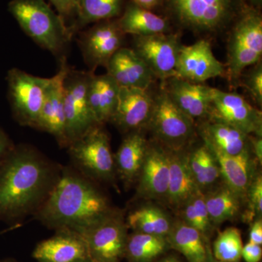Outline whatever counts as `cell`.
<instances>
[{
  "mask_svg": "<svg viewBox=\"0 0 262 262\" xmlns=\"http://www.w3.org/2000/svg\"><path fill=\"white\" fill-rule=\"evenodd\" d=\"M242 0H163L169 15L179 26L198 33L220 32L232 23Z\"/></svg>",
  "mask_w": 262,
  "mask_h": 262,
  "instance_id": "cell-5",
  "label": "cell"
},
{
  "mask_svg": "<svg viewBox=\"0 0 262 262\" xmlns=\"http://www.w3.org/2000/svg\"><path fill=\"white\" fill-rule=\"evenodd\" d=\"M127 225L136 232H141L165 237L172 226L168 215L155 207H143L133 211L127 216Z\"/></svg>",
  "mask_w": 262,
  "mask_h": 262,
  "instance_id": "cell-28",
  "label": "cell"
},
{
  "mask_svg": "<svg viewBox=\"0 0 262 262\" xmlns=\"http://www.w3.org/2000/svg\"><path fill=\"white\" fill-rule=\"evenodd\" d=\"M14 146L5 130L0 127V166Z\"/></svg>",
  "mask_w": 262,
  "mask_h": 262,
  "instance_id": "cell-39",
  "label": "cell"
},
{
  "mask_svg": "<svg viewBox=\"0 0 262 262\" xmlns=\"http://www.w3.org/2000/svg\"><path fill=\"white\" fill-rule=\"evenodd\" d=\"M249 242L261 246L262 222L261 220H256L253 224L251 230H250Z\"/></svg>",
  "mask_w": 262,
  "mask_h": 262,
  "instance_id": "cell-40",
  "label": "cell"
},
{
  "mask_svg": "<svg viewBox=\"0 0 262 262\" xmlns=\"http://www.w3.org/2000/svg\"><path fill=\"white\" fill-rule=\"evenodd\" d=\"M169 244L189 262H207L210 256L201 232L185 222L176 224L168 234Z\"/></svg>",
  "mask_w": 262,
  "mask_h": 262,
  "instance_id": "cell-27",
  "label": "cell"
},
{
  "mask_svg": "<svg viewBox=\"0 0 262 262\" xmlns=\"http://www.w3.org/2000/svg\"><path fill=\"white\" fill-rule=\"evenodd\" d=\"M93 74V72L69 68L65 76L63 106L67 146L98 125L91 111L88 96Z\"/></svg>",
  "mask_w": 262,
  "mask_h": 262,
  "instance_id": "cell-6",
  "label": "cell"
},
{
  "mask_svg": "<svg viewBox=\"0 0 262 262\" xmlns=\"http://www.w3.org/2000/svg\"><path fill=\"white\" fill-rule=\"evenodd\" d=\"M242 1L246 4L251 5L258 9H259L260 7L261 6L262 0H242Z\"/></svg>",
  "mask_w": 262,
  "mask_h": 262,
  "instance_id": "cell-43",
  "label": "cell"
},
{
  "mask_svg": "<svg viewBox=\"0 0 262 262\" xmlns=\"http://www.w3.org/2000/svg\"><path fill=\"white\" fill-rule=\"evenodd\" d=\"M208 147L218 162L226 186L241 198L247 195L254 174L249 148L238 155H229L211 146Z\"/></svg>",
  "mask_w": 262,
  "mask_h": 262,
  "instance_id": "cell-21",
  "label": "cell"
},
{
  "mask_svg": "<svg viewBox=\"0 0 262 262\" xmlns=\"http://www.w3.org/2000/svg\"><path fill=\"white\" fill-rule=\"evenodd\" d=\"M117 22L124 34H132L134 37L163 34L170 30L168 18L131 3Z\"/></svg>",
  "mask_w": 262,
  "mask_h": 262,
  "instance_id": "cell-23",
  "label": "cell"
},
{
  "mask_svg": "<svg viewBox=\"0 0 262 262\" xmlns=\"http://www.w3.org/2000/svg\"><path fill=\"white\" fill-rule=\"evenodd\" d=\"M148 146L139 131L131 132L122 141L115 157V168L125 182H132L139 177Z\"/></svg>",
  "mask_w": 262,
  "mask_h": 262,
  "instance_id": "cell-25",
  "label": "cell"
},
{
  "mask_svg": "<svg viewBox=\"0 0 262 262\" xmlns=\"http://www.w3.org/2000/svg\"><path fill=\"white\" fill-rule=\"evenodd\" d=\"M156 136L171 147H179L189 140L194 130V121L172 101L166 90L153 99L149 122Z\"/></svg>",
  "mask_w": 262,
  "mask_h": 262,
  "instance_id": "cell-10",
  "label": "cell"
},
{
  "mask_svg": "<svg viewBox=\"0 0 262 262\" xmlns=\"http://www.w3.org/2000/svg\"><path fill=\"white\" fill-rule=\"evenodd\" d=\"M111 212L106 198L89 180L64 169L36 215L48 227L78 234Z\"/></svg>",
  "mask_w": 262,
  "mask_h": 262,
  "instance_id": "cell-2",
  "label": "cell"
},
{
  "mask_svg": "<svg viewBox=\"0 0 262 262\" xmlns=\"http://www.w3.org/2000/svg\"><path fill=\"white\" fill-rule=\"evenodd\" d=\"M245 88L250 96L258 106L262 104V66L256 63L252 70H250L244 80Z\"/></svg>",
  "mask_w": 262,
  "mask_h": 262,
  "instance_id": "cell-34",
  "label": "cell"
},
{
  "mask_svg": "<svg viewBox=\"0 0 262 262\" xmlns=\"http://www.w3.org/2000/svg\"><path fill=\"white\" fill-rule=\"evenodd\" d=\"M168 157L170 173L166 198L172 206H183L200 189L191 173L187 157L172 153Z\"/></svg>",
  "mask_w": 262,
  "mask_h": 262,
  "instance_id": "cell-24",
  "label": "cell"
},
{
  "mask_svg": "<svg viewBox=\"0 0 262 262\" xmlns=\"http://www.w3.org/2000/svg\"><path fill=\"white\" fill-rule=\"evenodd\" d=\"M205 144L229 155H238L249 148L248 135L229 124L213 120L202 130Z\"/></svg>",
  "mask_w": 262,
  "mask_h": 262,
  "instance_id": "cell-26",
  "label": "cell"
},
{
  "mask_svg": "<svg viewBox=\"0 0 262 262\" xmlns=\"http://www.w3.org/2000/svg\"><path fill=\"white\" fill-rule=\"evenodd\" d=\"M32 256L38 262H75L89 258L82 237L67 229L58 230L56 235L39 243Z\"/></svg>",
  "mask_w": 262,
  "mask_h": 262,
  "instance_id": "cell-19",
  "label": "cell"
},
{
  "mask_svg": "<svg viewBox=\"0 0 262 262\" xmlns=\"http://www.w3.org/2000/svg\"><path fill=\"white\" fill-rule=\"evenodd\" d=\"M50 1L54 5L58 15L63 19L64 21L67 17L75 13L77 14L79 0H50Z\"/></svg>",
  "mask_w": 262,
  "mask_h": 262,
  "instance_id": "cell-37",
  "label": "cell"
},
{
  "mask_svg": "<svg viewBox=\"0 0 262 262\" xmlns=\"http://www.w3.org/2000/svg\"><path fill=\"white\" fill-rule=\"evenodd\" d=\"M169 173L168 153L159 148L148 147L139 175V192L152 199L166 198Z\"/></svg>",
  "mask_w": 262,
  "mask_h": 262,
  "instance_id": "cell-20",
  "label": "cell"
},
{
  "mask_svg": "<svg viewBox=\"0 0 262 262\" xmlns=\"http://www.w3.org/2000/svg\"><path fill=\"white\" fill-rule=\"evenodd\" d=\"M182 45L173 34L134 37V51L142 58L155 77L167 80L176 77V66Z\"/></svg>",
  "mask_w": 262,
  "mask_h": 262,
  "instance_id": "cell-11",
  "label": "cell"
},
{
  "mask_svg": "<svg viewBox=\"0 0 262 262\" xmlns=\"http://www.w3.org/2000/svg\"><path fill=\"white\" fill-rule=\"evenodd\" d=\"M77 234L83 239L93 262H119L125 256L126 225L113 211Z\"/></svg>",
  "mask_w": 262,
  "mask_h": 262,
  "instance_id": "cell-8",
  "label": "cell"
},
{
  "mask_svg": "<svg viewBox=\"0 0 262 262\" xmlns=\"http://www.w3.org/2000/svg\"><path fill=\"white\" fill-rule=\"evenodd\" d=\"M248 195L249 196L250 211H248V217L252 220L255 215H261L262 212V179L261 176H258L253 179L251 187L248 190Z\"/></svg>",
  "mask_w": 262,
  "mask_h": 262,
  "instance_id": "cell-35",
  "label": "cell"
},
{
  "mask_svg": "<svg viewBox=\"0 0 262 262\" xmlns=\"http://www.w3.org/2000/svg\"><path fill=\"white\" fill-rule=\"evenodd\" d=\"M68 69L64 58L62 60L58 73L51 78L36 127L49 133L61 145L65 146H67V140L63 106V80Z\"/></svg>",
  "mask_w": 262,
  "mask_h": 262,
  "instance_id": "cell-15",
  "label": "cell"
},
{
  "mask_svg": "<svg viewBox=\"0 0 262 262\" xmlns=\"http://www.w3.org/2000/svg\"><path fill=\"white\" fill-rule=\"evenodd\" d=\"M125 34L118 22L103 20L88 31L81 39V48L88 65L94 70L105 66L114 53L122 48Z\"/></svg>",
  "mask_w": 262,
  "mask_h": 262,
  "instance_id": "cell-14",
  "label": "cell"
},
{
  "mask_svg": "<svg viewBox=\"0 0 262 262\" xmlns=\"http://www.w3.org/2000/svg\"><path fill=\"white\" fill-rule=\"evenodd\" d=\"M107 75L120 87L148 90L155 76L145 62L133 49L120 48L106 65Z\"/></svg>",
  "mask_w": 262,
  "mask_h": 262,
  "instance_id": "cell-17",
  "label": "cell"
},
{
  "mask_svg": "<svg viewBox=\"0 0 262 262\" xmlns=\"http://www.w3.org/2000/svg\"><path fill=\"white\" fill-rule=\"evenodd\" d=\"M123 0H79L77 15L80 26L111 20L122 11Z\"/></svg>",
  "mask_w": 262,
  "mask_h": 262,
  "instance_id": "cell-32",
  "label": "cell"
},
{
  "mask_svg": "<svg viewBox=\"0 0 262 262\" xmlns=\"http://www.w3.org/2000/svg\"><path fill=\"white\" fill-rule=\"evenodd\" d=\"M209 114L213 120L229 124L247 135L261 136V112L238 94L213 89Z\"/></svg>",
  "mask_w": 262,
  "mask_h": 262,
  "instance_id": "cell-12",
  "label": "cell"
},
{
  "mask_svg": "<svg viewBox=\"0 0 262 262\" xmlns=\"http://www.w3.org/2000/svg\"><path fill=\"white\" fill-rule=\"evenodd\" d=\"M120 86L106 74L90 80L88 96L91 111L98 125L111 121L118 99Z\"/></svg>",
  "mask_w": 262,
  "mask_h": 262,
  "instance_id": "cell-22",
  "label": "cell"
},
{
  "mask_svg": "<svg viewBox=\"0 0 262 262\" xmlns=\"http://www.w3.org/2000/svg\"><path fill=\"white\" fill-rule=\"evenodd\" d=\"M68 146L72 160L84 173L104 180L113 178L115 158L107 134L101 129V125L91 129Z\"/></svg>",
  "mask_w": 262,
  "mask_h": 262,
  "instance_id": "cell-9",
  "label": "cell"
},
{
  "mask_svg": "<svg viewBox=\"0 0 262 262\" xmlns=\"http://www.w3.org/2000/svg\"><path fill=\"white\" fill-rule=\"evenodd\" d=\"M244 248L241 231L229 227L219 234L213 244L215 259L223 262H239Z\"/></svg>",
  "mask_w": 262,
  "mask_h": 262,
  "instance_id": "cell-33",
  "label": "cell"
},
{
  "mask_svg": "<svg viewBox=\"0 0 262 262\" xmlns=\"http://www.w3.org/2000/svg\"><path fill=\"white\" fill-rule=\"evenodd\" d=\"M8 98L17 121L22 125L37 127L51 78H42L18 69L7 76Z\"/></svg>",
  "mask_w": 262,
  "mask_h": 262,
  "instance_id": "cell-7",
  "label": "cell"
},
{
  "mask_svg": "<svg viewBox=\"0 0 262 262\" xmlns=\"http://www.w3.org/2000/svg\"><path fill=\"white\" fill-rule=\"evenodd\" d=\"M9 10L24 32L53 54L59 53L70 39L72 32L64 20L44 0H13Z\"/></svg>",
  "mask_w": 262,
  "mask_h": 262,
  "instance_id": "cell-3",
  "label": "cell"
},
{
  "mask_svg": "<svg viewBox=\"0 0 262 262\" xmlns=\"http://www.w3.org/2000/svg\"><path fill=\"white\" fill-rule=\"evenodd\" d=\"M53 172L35 150L14 146L0 166V220H15L39 208L56 182Z\"/></svg>",
  "mask_w": 262,
  "mask_h": 262,
  "instance_id": "cell-1",
  "label": "cell"
},
{
  "mask_svg": "<svg viewBox=\"0 0 262 262\" xmlns=\"http://www.w3.org/2000/svg\"><path fill=\"white\" fill-rule=\"evenodd\" d=\"M207 262H223V261H218V260L214 259V258H212L211 255H210L209 258H208V261H207Z\"/></svg>",
  "mask_w": 262,
  "mask_h": 262,
  "instance_id": "cell-45",
  "label": "cell"
},
{
  "mask_svg": "<svg viewBox=\"0 0 262 262\" xmlns=\"http://www.w3.org/2000/svg\"><path fill=\"white\" fill-rule=\"evenodd\" d=\"M166 91L172 101L194 121L210 113L213 88L173 77L168 79Z\"/></svg>",
  "mask_w": 262,
  "mask_h": 262,
  "instance_id": "cell-18",
  "label": "cell"
},
{
  "mask_svg": "<svg viewBox=\"0 0 262 262\" xmlns=\"http://www.w3.org/2000/svg\"><path fill=\"white\" fill-rule=\"evenodd\" d=\"M188 163L194 182L201 191L213 186L222 177L218 162L206 144L188 157Z\"/></svg>",
  "mask_w": 262,
  "mask_h": 262,
  "instance_id": "cell-29",
  "label": "cell"
},
{
  "mask_svg": "<svg viewBox=\"0 0 262 262\" xmlns=\"http://www.w3.org/2000/svg\"><path fill=\"white\" fill-rule=\"evenodd\" d=\"M204 198L210 220L215 224L232 220L241 209V198L227 186L204 194Z\"/></svg>",
  "mask_w": 262,
  "mask_h": 262,
  "instance_id": "cell-30",
  "label": "cell"
},
{
  "mask_svg": "<svg viewBox=\"0 0 262 262\" xmlns=\"http://www.w3.org/2000/svg\"><path fill=\"white\" fill-rule=\"evenodd\" d=\"M165 237L141 232L128 236L125 256L131 262H148L163 252L166 247Z\"/></svg>",
  "mask_w": 262,
  "mask_h": 262,
  "instance_id": "cell-31",
  "label": "cell"
},
{
  "mask_svg": "<svg viewBox=\"0 0 262 262\" xmlns=\"http://www.w3.org/2000/svg\"><path fill=\"white\" fill-rule=\"evenodd\" d=\"M227 47V73L237 84L243 72L256 65L262 55V16L259 9L244 3L233 20Z\"/></svg>",
  "mask_w": 262,
  "mask_h": 262,
  "instance_id": "cell-4",
  "label": "cell"
},
{
  "mask_svg": "<svg viewBox=\"0 0 262 262\" xmlns=\"http://www.w3.org/2000/svg\"><path fill=\"white\" fill-rule=\"evenodd\" d=\"M253 151L256 158L261 163L262 158V140L261 136H257L256 139L252 141Z\"/></svg>",
  "mask_w": 262,
  "mask_h": 262,
  "instance_id": "cell-42",
  "label": "cell"
},
{
  "mask_svg": "<svg viewBox=\"0 0 262 262\" xmlns=\"http://www.w3.org/2000/svg\"><path fill=\"white\" fill-rule=\"evenodd\" d=\"M262 256V249L260 245L248 243L242 250V258L246 262H259Z\"/></svg>",
  "mask_w": 262,
  "mask_h": 262,
  "instance_id": "cell-38",
  "label": "cell"
},
{
  "mask_svg": "<svg viewBox=\"0 0 262 262\" xmlns=\"http://www.w3.org/2000/svg\"><path fill=\"white\" fill-rule=\"evenodd\" d=\"M194 206V211L201 226V233L206 234L211 226V220L207 210L204 194L202 191L198 190L194 195L191 198Z\"/></svg>",
  "mask_w": 262,
  "mask_h": 262,
  "instance_id": "cell-36",
  "label": "cell"
},
{
  "mask_svg": "<svg viewBox=\"0 0 262 262\" xmlns=\"http://www.w3.org/2000/svg\"><path fill=\"white\" fill-rule=\"evenodd\" d=\"M162 1L163 0H130V3L144 9L151 10L161 5Z\"/></svg>",
  "mask_w": 262,
  "mask_h": 262,
  "instance_id": "cell-41",
  "label": "cell"
},
{
  "mask_svg": "<svg viewBox=\"0 0 262 262\" xmlns=\"http://www.w3.org/2000/svg\"><path fill=\"white\" fill-rule=\"evenodd\" d=\"M75 262H93V261H91V260H90L89 258H86V259L80 260V261H75Z\"/></svg>",
  "mask_w": 262,
  "mask_h": 262,
  "instance_id": "cell-47",
  "label": "cell"
},
{
  "mask_svg": "<svg viewBox=\"0 0 262 262\" xmlns=\"http://www.w3.org/2000/svg\"><path fill=\"white\" fill-rule=\"evenodd\" d=\"M0 262H16L12 259H0Z\"/></svg>",
  "mask_w": 262,
  "mask_h": 262,
  "instance_id": "cell-46",
  "label": "cell"
},
{
  "mask_svg": "<svg viewBox=\"0 0 262 262\" xmlns=\"http://www.w3.org/2000/svg\"><path fill=\"white\" fill-rule=\"evenodd\" d=\"M152 107L153 98L147 90L120 87L111 121L125 132H135L149 122Z\"/></svg>",
  "mask_w": 262,
  "mask_h": 262,
  "instance_id": "cell-16",
  "label": "cell"
},
{
  "mask_svg": "<svg viewBox=\"0 0 262 262\" xmlns=\"http://www.w3.org/2000/svg\"><path fill=\"white\" fill-rule=\"evenodd\" d=\"M160 262H180V261H179L178 260L176 259V258H166V259H164L163 261H162Z\"/></svg>",
  "mask_w": 262,
  "mask_h": 262,
  "instance_id": "cell-44",
  "label": "cell"
},
{
  "mask_svg": "<svg viewBox=\"0 0 262 262\" xmlns=\"http://www.w3.org/2000/svg\"><path fill=\"white\" fill-rule=\"evenodd\" d=\"M225 66L219 61L208 41L201 39L190 46H181L176 77L182 80L202 83L225 74Z\"/></svg>",
  "mask_w": 262,
  "mask_h": 262,
  "instance_id": "cell-13",
  "label": "cell"
}]
</instances>
